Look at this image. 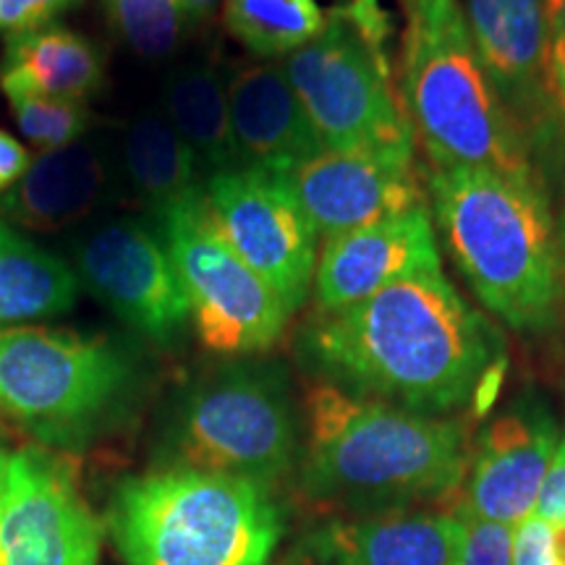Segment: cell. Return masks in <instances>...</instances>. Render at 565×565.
<instances>
[{"label": "cell", "instance_id": "cell-8", "mask_svg": "<svg viewBox=\"0 0 565 565\" xmlns=\"http://www.w3.org/2000/svg\"><path fill=\"white\" fill-rule=\"evenodd\" d=\"M282 71L324 150L414 147L385 47L366 40L343 6L328 11L324 30L309 45L286 55Z\"/></svg>", "mask_w": 565, "mask_h": 565}, {"label": "cell", "instance_id": "cell-7", "mask_svg": "<svg viewBox=\"0 0 565 565\" xmlns=\"http://www.w3.org/2000/svg\"><path fill=\"white\" fill-rule=\"evenodd\" d=\"M299 429L278 366L233 364L186 393L171 429L173 466L270 484L294 466Z\"/></svg>", "mask_w": 565, "mask_h": 565}, {"label": "cell", "instance_id": "cell-38", "mask_svg": "<svg viewBox=\"0 0 565 565\" xmlns=\"http://www.w3.org/2000/svg\"><path fill=\"white\" fill-rule=\"evenodd\" d=\"M561 244H563V263H565V223H563V236H561Z\"/></svg>", "mask_w": 565, "mask_h": 565}, {"label": "cell", "instance_id": "cell-1", "mask_svg": "<svg viewBox=\"0 0 565 565\" xmlns=\"http://www.w3.org/2000/svg\"><path fill=\"white\" fill-rule=\"evenodd\" d=\"M303 353L328 383L429 416L482 404L500 383V338L443 267L335 312L317 309Z\"/></svg>", "mask_w": 565, "mask_h": 565}, {"label": "cell", "instance_id": "cell-36", "mask_svg": "<svg viewBox=\"0 0 565 565\" xmlns=\"http://www.w3.org/2000/svg\"><path fill=\"white\" fill-rule=\"evenodd\" d=\"M221 0H181V9H183V19L186 21H204L215 11V6Z\"/></svg>", "mask_w": 565, "mask_h": 565}, {"label": "cell", "instance_id": "cell-37", "mask_svg": "<svg viewBox=\"0 0 565 565\" xmlns=\"http://www.w3.org/2000/svg\"><path fill=\"white\" fill-rule=\"evenodd\" d=\"M9 463H11V454L0 445V498H3L6 479H9Z\"/></svg>", "mask_w": 565, "mask_h": 565}, {"label": "cell", "instance_id": "cell-6", "mask_svg": "<svg viewBox=\"0 0 565 565\" xmlns=\"http://www.w3.org/2000/svg\"><path fill=\"white\" fill-rule=\"evenodd\" d=\"M131 383V362L103 335L21 324L0 328V414L38 440H89Z\"/></svg>", "mask_w": 565, "mask_h": 565}, {"label": "cell", "instance_id": "cell-15", "mask_svg": "<svg viewBox=\"0 0 565 565\" xmlns=\"http://www.w3.org/2000/svg\"><path fill=\"white\" fill-rule=\"evenodd\" d=\"M437 244L429 204L322 238L312 282L317 309L335 312L416 273L437 270Z\"/></svg>", "mask_w": 565, "mask_h": 565}, {"label": "cell", "instance_id": "cell-39", "mask_svg": "<svg viewBox=\"0 0 565 565\" xmlns=\"http://www.w3.org/2000/svg\"><path fill=\"white\" fill-rule=\"evenodd\" d=\"M0 435H6V427H3V422H0Z\"/></svg>", "mask_w": 565, "mask_h": 565}, {"label": "cell", "instance_id": "cell-32", "mask_svg": "<svg viewBox=\"0 0 565 565\" xmlns=\"http://www.w3.org/2000/svg\"><path fill=\"white\" fill-rule=\"evenodd\" d=\"M30 150L19 139H13L9 131L0 129V194H6L13 183H19L21 175L30 171Z\"/></svg>", "mask_w": 565, "mask_h": 565}, {"label": "cell", "instance_id": "cell-12", "mask_svg": "<svg viewBox=\"0 0 565 565\" xmlns=\"http://www.w3.org/2000/svg\"><path fill=\"white\" fill-rule=\"evenodd\" d=\"M76 270L105 307L152 341L168 343L192 317L166 244L129 217L89 231L76 244Z\"/></svg>", "mask_w": 565, "mask_h": 565}, {"label": "cell", "instance_id": "cell-11", "mask_svg": "<svg viewBox=\"0 0 565 565\" xmlns=\"http://www.w3.org/2000/svg\"><path fill=\"white\" fill-rule=\"evenodd\" d=\"M103 526L68 458L45 448L11 454L0 498V565H97Z\"/></svg>", "mask_w": 565, "mask_h": 565}, {"label": "cell", "instance_id": "cell-10", "mask_svg": "<svg viewBox=\"0 0 565 565\" xmlns=\"http://www.w3.org/2000/svg\"><path fill=\"white\" fill-rule=\"evenodd\" d=\"M212 223L231 249L263 278L286 307H303L315 282L317 231L291 183L257 168H228L204 181Z\"/></svg>", "mask_w": 565, "mask_h": 565}, {"label": "cell", "instance_id": "cell-24", "mask_svg": "<svg viewBox=\"0 0 565 565\" xmlns=\"http://www.w3.org/2000/svg\"><path fill=\"white\" fill-rule=\"evenodd\" d=\"M324 19L317 0H225L223 9L231 38L259 58L301 51L324 30Z\"/></svg>", "mask_w": 565, "mask_h": 565}, {"label": "cell", "instance_id": "cell-9", "mask_svg": "<svg viewBox=\"0 0 565 565\" xmlns=\"http://www.w3.org/2000/svg\"><path fill=\"white\" fill-rule=\"evenodd\" d=\"M158 231L204 349L233 356L265 351L278 341L291 309L231 249L212 223L204 189L162 212Z\"/></svg>", "mask_w": 565, "mask_h": 565}, {"label": "cell", "instance_id": "cell-5", "mask_svg": "<svg viewBox=\"0 0 565 565\" xmlns=\"http://www.w3.org/2000/svg\"><path fill=\"white\" fill-rule=\"evenodd\" d=\"M401 103L433 168H487L534 179L524 129L475 53L461 6L435 30L408 26Z\"/></svg>", "mask_w": 565, "mask_h": 565}, {"label": "cell", "instance_id": "cell-3", "mask_svg": "<svg viewBox=\"0 0 565 565\" xmlns=\"http://www.w3.org/2000/svg\"><path fill=\"white\" fill-rule=\"evenodd\" d=\"M427 189L437 236L477 299L519 333L550 328L565 294V263L536 179L433 168Z\"/></svg>", "mask_w": 565, "mask_h": 565}, {"label": "cell", "instance_id": "cell-18", "mask_svg": "<svg viewBox=\"0 0 565 565\" xmlns=\"http://www.w3.org/2000/svg\"><path fill=\"white\" fill-rule=\"evenodd\" d=\"M463 536L456 511H391L333 519L307 545L320 565H456Z\"/></svg>", "mask_w": 565, "mask_h": 565}, {"label": "cell", "instance_id": "cell-4", "mask_svg": "<svg viewBox=\"0 0 565 565\" xmlns=\"http://www.w3.org/2000/svg\"><path fill=\"white\" fill-rule=\"evenodd\" d=\"M108 529L129 565H267L282 521L265 484L171 463L118 487Z\"/></svg>", "mask_w": 565, "mask_h": 565}, {"label": "cell", "instance_id": "cell-19", "mask_svg": "<svg viewBox=\"0 0 565 565\" xmlns=\"http://www.w3.org/2000/svg\"><path fill=\"white\" fill-rule=\"evenodd\" d=\"M110 189L108 158L95 141H76L42 152L6 194L0 217L21 228L58 233L82 223L105 202Z\"/></svg>", "mask_w": 565, "mask_h": 565}, {"label": "cell", "instance_id": "cell-13", "mask_svg": "<svg viewBox=\"0 0 565 565\" xmlns=\"http://www.w3.org/2000/svg\"><path fill=\"white\" fill-rule=\"evenodd\" d=\"M286 181L322 238L427 204L416 173L414 147L324 150Z\"/></svg>", "mask_w": 565, "mask_h": 565}, {"label": "cell", "instance_id": "cell-21", "mask_svg": "<svg viewBox=\"0 0 565 565\" xmlns=\"http://www.w3.org/2000/svg\"><path fill=\"white\" fill-rule=\"evenodd\" d=\"M79 275L0 217V328L68 312Z\"/></svg>", "mask_w": 565, "mask_h": 565}, {"label": "cell", "instance_id": "cell-34", "mask_svg": "<svg viewBox=\"0 0 565 565\" xmlns=\"http://www.w3.org/2000/svg\"><path fill=\"white\" fill-rule=\"evenodd\" d=\"M547 92L553 110L565 118V42H550Z\"/></svg>", "mask_w": 565, "mask_h": 565}, {"label": "cell", "instance_id": "cell-14", "mask_svg": "<svg viewBox=\"0 0 565 565\" xmlns=\"http://www.w3.org/2000/svg\"><path fill=\"white\" fill-rule=\"evenodd\" d=\"M561 427L536 398H519L479 435L458 513L515 526L534 513Z\"/></svg>", "mask_w": 565, "mask_h": 565}, {"label": "cell", "instance_id": "cell-35", "mask_svg": "<svg viewBox=\"0 0 565 565\" xmlns=\"http://www.w3.org/2000/svg\"><path fill=\"white\" fill-rule=\"evenodd\" d=\"M547 19L553 42H565V0H547Z\"/></svg>", "mask_w": 565, "mask_h": 565}, {"label": "cell", "instance_id": "cell-17", "mask_svg": "<svg viewBox=\"0 0 565 565\" xmlns=\"http://www.w3.org/2000/svg\"><path fill=\"white\" fill-rule=\"evenodd\" d=\"M228 108L238 168L288 179L324 152L282 63L238 68L228 79Z\"/></svg>", "mask_w": 565, "mask_h": 565}, {"label": "cell", "instance_id": "cell-28", "mask_svg": "<svg viewBox=\"0 0 565 565\" xmlns=\"http://www.w3.org/2000/svg\"><path fill=\"white\" fill-rule=\"evenodd\" d=\"M513 565H563L555 545V529L540 515L513 526Z\"/></svg>", "mask_w": 565, "mask_h": 565}, {"label": "cell", "instance_id": "cell-20", "mask_svg": "<svg viewBox=\"0 0 565 565\" xmlns=\"http://www.w3.org/2000/svg\"><path fill=\"white\" fill-rule=\"evenodd\" d=\"M105 84V61L97 45L66 26H38L6 38L0 89L55 100L87 103Z\"/></svg>", "mask_w": 565, "mask_h": 565}, {"label": "cell", "instance_id": "cell-26", "mask_svg": "<svg viewBox=\"0 0 565 565\" xmlns=\"http://www.w3.org/2000/svg\"><path fill=\"white\" fill-rule=\"evenodd\" d=\"M6 100L19 131L42 152L76 145L92 126V113L84 103L26 95V92H9Z\"/></svg>", "mask_w": 565, "mask_h": 565}, {"label": "cell", "instance_id": "cell-33", "mask_svg": "<svg viewBox=\"0 0 565 565\" xmlns=\"http://www.w3.org/2000/svg\"><path fill=\"white\" fill-rule=\"evenodd\" d=\"M408 26L435 30L458 9V0H406Z\"/></svg>", "mask_w": 565, "mask_h": 565}, {"label": "cell", "instance_id": "cell-23", "mask_svg": "<svg viewBox=\"0 0 565 565\" xmlns=\"http://www.w3.org/2000/svg\"><path fill=\"white\" fill-rule=\"evenodd\" d=\"M166 116L210 173L238 168L231 134L228 82L212 66H183L168 76Z\"/></svg>", "mask_w": 565, "mask_h": 565}, {"label": "cell", "instance_id": "cell-31", "mask_svg": "<svg viewBox=\"0 0 565 565\" xmlns=\"http://www.w3.org/2000/svg\"><path fill=\"white\" fill-rule=\"evenodd\" d=\"M343 9L351 17L353 24L362 30L366 40L385 47L387 34H391V19H387V13L380 9V0H345Z\"/></svg>", "mask_w": 565, "mask_h": 565}, {"label": "cell", "instance_id": "cell-30", "mask_svg": "<svg viewBox=\"0 0 565 565\" xmlns=\"http://www.w3.org/2000/svg\"><path fill=\"white\" fill-rule=\"evenodd\" d=\"M534 515H540L542 521H547V524L555 529L565 526V433L561 435L555 458L547 469V477L540 490V500H536Z\"/></svg>", "mask_w": 565, "mask_h": 565}, {"label": "cell", "instance_id": "cell-25", "mask_svg": "<svg viewBox=\"0 0 565 565\" xmlns=\"http://www.w3.org/2000/svg\"><path fill=\"white\" fill-rule=\"evenodd\" d=\"M113 30L141 58L160 61L181 42V0H105Z\"/></svg>", "mask_w": 565, "mask_h": 565}, {"label": "cell", "instance_id": "cell-22", "mask_svg": "<svg viewBox=\"0 0 565 565\" xmlns=\"http://www.w3.org/2000/svg\"><path fill=\"white\" fill-rule=\"evenodd\" d=\"M124 166L139 202L152 212L154 221L202 189L196 183L200 162L194 152L168 116L158 110L141 113L126 129Z\"/></svg>", "mask_w": 565, "mask_h": 565}, {"label": "cell", "instance_id": "cell-27", "mask_svg": "<svg viewBox=\"0 0 565 565\" xmlns=\"http://www.w3.org/2000/svg\"><path fill=\"white\" fill-rule=\"evenodd\" d=\"M461 515L466 521V536L456 565H513V526Z\"/></svg>", "mask_w": 565, "mask_h": 565}, {"label": "cell", "instance_id": "cell-29", "mask_svg": "<svg viewBox=\"0 0 565 565\" xmlns=\"http://www.w3.org/2000/svg\"><path fill=\"white\" fill-rule=\"evenodd\" d=\"M74 0H0V32H26L47 26Z\"/></svg>", "mask_w": 565, "mask_h": 565}, {"label": "cell", "instance_id": "cell-2", "mask_svg": "<svg viewBox=\"0 0 565 565\" xmlns=\"http://www.w3.org/2000/svg\"><path fill=\"white\" fill-rule=\"evenodd\" d=\"M469 429L450 416L322 383L307 391L301 487L312 503L374 515L448 498L469 471Z\"/></svg>", "mask_w": 565, "mask_h": 565}, {"label": "cell", "instance_id": "cell-16", "mask_svg": "<svg viewBox=\"0 0 565 565\" xmlns=\"http://www.w3.org/2000/svg\"><path fill=\"white\" fill-rule=\"evenodd\" d=\"M461 6V3H458ZM461 17L475 53L521 129L553 110L547 92V0H463Z\"/></svg>", "mask_w": 565, "mask_h": 565}]
</instances>
